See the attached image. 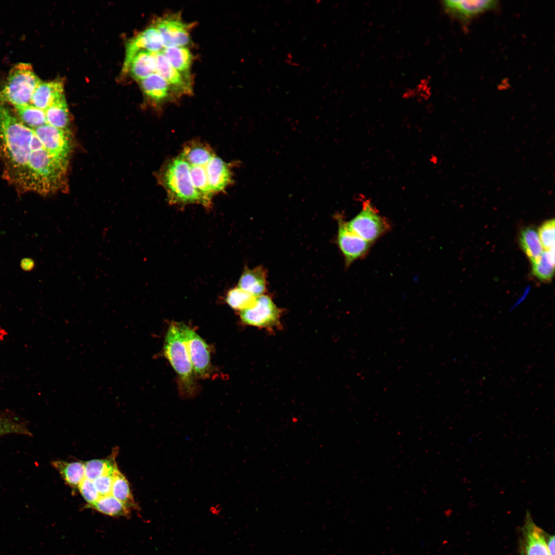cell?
I'll use <instances>...</instances> for the list:
<instances>
[{"instance_id":"28","label":"cell","mask_w":555,"mask_h":555,"mask_svg":"<svg viewBox=\"0 0 555 555\" xmlns=\"http://www.w3.org/2000/svg\"><path fill=\"white\" fill-rule=\"evenodd\" d=\"M47 123L54 127L69 130V113L65 96L45 110Z\"/></svg>"},{"instance_id":"10","label":"cell","mask_w":555,"mask_h":555,"mask_svg":"<svg viewBox=\"0 0 555 555\" xmlns=\"http://www.w3.org/2000/svg\"><path fill=\"white\" fill-rule=\"evenodd\" d=\"M154 26L160 35L164 48L186 47L190 42V25L177 14L158 18Z\"/></svg>"},{"instance_id":"3","label":"cell","mask_w":555,"mask_h":555,"mask_svg":"<svg viewBox=\"0 0 555 555\" xmlns=\"http://www.w3.org/2000/svg\"><path fill=\"white\" fill-rule=\"evenodd\" d=\"M157 180L166 192L168 201L184 206L203 201L195 189L190 175V166L180 155L168 161L157 174Z\"/></svg>"},{"instance_id":"5","label":"cell","mask_w":555,"mask_h":555,"mask_svg":"<svg viewBox=\"0 0 555 555\" xmlns=\"http://www.w3.org/2000/svg\"><path fill=\"white\" fill-rule=\"evenodd\" d=\"M41 81L29 63H18L9 70L0 89V102L13 106L30 103L33 93Z\"/></svg>"},{"instance_id":"23","label":"cell","mask_w":555,"mask_h":555,"mask_svg":"<svg viewBox=\"0 0 555 555\" xmlns=\"http://www.w3.org/2000/svg\"><path fill=\"white\" fill-rule=\"evenodd\" d=\"M128 70L132 77L138 81L155 72L154 53L147 50L140 51L133 58Z\"/></svg>"},{"instance_id":"13","label":"cell","mask_w":555,"mask_h":555,"mask_svg":"<svg viewBox=\"0 0 555 555\" xmlns=\"http://www.w3.org/2000/svg\"><path fill=\"white\" fill-rule=\"evenodd\" d=\"M446 11L456 18L466 22L479 14L496 8L498 2L493 0L443 1Z\"/></svg>"},{"instance_id":"26","label":"cell","mask_w":555,"mask_h":555,"mask_svg":"<svg viewBox=\"0 0 555 555\" xmlns=\"http://www.w3.org/2000/svg\"><path fill=\"white\" fill-rule=\"evenodd\" d=\"M520 244L531 263L539 260L544 252L538 231L534 227H528L521 231Z\"/></svg>"},{"instance_id":"15","label":"cell","mask_w":555,"mask_h":555,"mask_svg":"<svg viewBox=\"0 0 555 555\" xmlns=\"http://www.w3.org/2000/svg\"><path fill=\"white\" fill-rule=\"evenodd\" d=\"M523 534L526 555H550L546 534L535 525L528 512L526 514Z\"/></svg>"},{"instance_id":"4","label":"cell","mask_w":555,"mask_h":555,"mask_svg":"<svg viewBox=\"0 0 555 555\" xmlns=\"http://www.w3.org/2000/svg\"><path fill=\"white\" fill-rule=\"evenodd\" d=\"M163 351L177 375L181 394L193 397L196 392L195 375L178 323L170 324L165 336Z\"/></svg>"},{"instance_id":"22","label":"cell","mask_w":555,"mask_h":555,"mask_svg":"<svg viewBox=\"0 0 555 555\" xmlns=\"http://www.w3.org/2000/svg\"><path fill=\"white\" fill-rule=\"evenodd\" d=\"M118 453V450L115 448L106 458L84 462L85 477L93 481L100 476L113 474L118 468L116 460Z\"/></svg>"},{"instance_id":"17","label":"cell","mask_w":555,"mask_h":555,"mask_svg":"<svg viewBox=\"0 0 555 555\" xmlns=\"http://www.w3.org/2000/svg\"><path fill=\"white\" fill-rule=\"evenodd\" d=\"M154 55L156 62L155 72L164 78L172 89L185 93L190 92L192 90L189 78L174 68L161 51L155 52Z\"/></svg>"},{"instance_id":"31","label":"cell","mask_w":555,"mask_h":555,"mask_svg":"<svg viewBox=\"0 0 555 555\" xmlns=\"http://www.w3.org/2000/svg\"><path fill=\"white\" fill-rule=\"evenodd\" d=\"M533 275L542 281H550L554 272V248L544 251L536 261L532 263Z\"/></svg>"},{"instance_id":"27","label":"cell","mask_w":555,"mask_h":555,"mask_svg":"<svg viewBox=\"0 0 555 555\" xmlns=\"http://www.w3.org/2000/svg\"><path fill=\"white\" fill-rule=\"evenodd\" d=\"M111 494L130 509L136 510L139 508L134 499L127 479L118 468L113 474Z\"/></svg>"},{"instance_id":"6","label":"cell","mask_w":555,"mask_h":555,"mask_svg":"<svg viewBox=\"0 0 555 555\" xmlns=\"http://www.w3.org/2000/svg\"><path fill=\"white\" fill-rule=\"evenodd\" d=\"M346 223L353 232L371 244L391 229L389 222L368 200L363 202L361 211Z\"/></svg>"},{"instance_id":"20","label":"cell","mask_w":555,"mask_h":555,"mask_svg":"<svg viewBox=\"0 0 555 555\" xmlns=\"http://www.w3.org/2000/svg\"><path fill=\"white\" fill-rule=\"evenodd\" d=\"M215 155L208 144L197 140L186 144L180 155L190 166H205Z\"/></svg>"},{"instance_id":"35","label":"cell","mask_w":555,"mask_h":555,"mask_svg":"<svg viewBox=\"0 0 555 555\" xmlns=\"http://www.w3.org/2000/svg\"><path fill=\"white\" fill-rule=\"evenodd\" d=\"M8 434L31 435L24 425L12 419L0 417V436Z\"/></svg>"},{"instance_id":"38","label":"cell","mask_w":555,"mask_h":555,"mask_svg":"<svg viewBox=\"0 0 555 555\" xmlns=\"http://www.w3.org/2000/svg\"><path fill=\"white\" fill-rule=\"evenodd\" d=\"M21 267L25 270H30L34 265L33 262L30 258H24L21 261Z\"/></svg>"},{"instance_id":"14","label":"cell","mask_w":555,"mask_h":555,"mask_svg":"<svg viewBox=\"0 0 555 555\" xmlns=\"http://www.w3.org/2000/svg\"><path fill=\"white\" fill-rule=\"evenodd\" d=\"M209 187L214 195L224 191L233 182L230 165L214 156L205 166Z\"/></svg>"},{"instance_id":"2","label":"cell","mask_w":555,"mask_h":555,"mask_svg":"<svg viewBox=\"0 0 555 555\" xmlns=\"http://www.w3.org/2000/svg\"><path fill=\"white\" fill-rule=\"evenodd\" d=\"M31 144L32 150L21 189L44 195L66 189L68 159L50 155L35 134Z\"/></svg>"},{"instance_id":"7","label":"cell","mask_w":555,"mask_h":555,"mask_svg":"<svg viewBox=\"0 0 555 555\" xmlns=\"http://www.w3.org/2000/svg\"><path fill=\"white\" fill-rule=\"evenodd\" d=\"M184 339L189 357L195 376L208 377L211 372L210 353L206 342L192 328L178 323Z\"/></svg>"},{"instance_id":"36","label":"cell","mask_w":555,"mask_h":555,"mask_svg":"<svg viewBox=\"0 0 555 555\" xmlns=\"http://www.w3.org/2000/svg\"><path fill=\"white\" fill-rule=\"evenodd\" d=\"M113 474L114 473L101 476L93 480L95 486L100 496L111 494Z\"/></svg>"},{"instance_id":"9","label":"cell","mask_w":555,"mask_h":555,"mask_svg":"<svg viewBox=\"0 0 555 555\" xmlns=\"http://www.w3.org/2000/svg\"><path fill=\"white\" fill-rule=\"evenodd\" d=\"M336 218L338 225L337 244L347 268L356 260L364 257L369 252L372 244L353 232L340 215H337Z\"/></svg>"},{"instance_id":"19","label":"cell","mask_w":555,"mask_h":555,"mask_svg":"<svg viewBox=\"0 0 555 555\" xmlns=\"http://www.w3.org/2000/svg\"><path fill=\"white\" fill-rule=\"evenodd\" d=\"M237 287L255 297L264 294L266 289V271L264 268L258 266L250 269L246 267L239 278Z\"/></svg>"},{"instance_id":"30","label":"cell","mask_w":555,"mask_h":555,"mask_svg":"<svg viewBox=\"0 0 555 555\" xmlns=\"http://www.w3.org/2000/svg\"><path fill=\"white\" fill-rule=\"evenodd\" d=\"M20 120L31 129H35L47 123L45 110L31 103L14 106Z\"/></svg>"},{"instance_id":"18","label":"cell","mask_w":555,"mask_h":555,"mask_svg":"<svg viewBox=\"0 0 555 555\" xmlns=\"http://www.w3.org/2000/svg\"><path fill=\"white\" fill-rule=\"evenodd\" d=\"M139 82L144 94L156 103H162L168 100L172 90L166 80L156 72Z\"/></svg>"},{"instance_id":"34","label":"cell","mask_w":555,"mask_h":555,"mask_svg":"<svg viewBox=\"0 0 555 555\" xmlns=\"http://www.w3.org/2000/svg\"><path fill=\"white\" fill-rule=\"evenodd\" d=\"M78 488L81 496L87 502L86 507L95 503L101 496L93 481L86 477L80 483Z\"/></svg>"},{"instance_id":"29","label":"cell","mask_w":555,"mask_h":555,"mask_svg":"<svg viewBox=\"0 0 555 555\" xmlns=\"http://www.w3.org/2000/svg\"><path fill=\"white\" fill-rule=\"evenodd\" d=\"M205 166H190V175L194 187L203 201V206L209 208L214 194L208 183Z\"/></svg>"},{"instance_id":"12","label":"cell","mask_w":555,"mask_h":555,"mask_svg":"<svg viewBox=\"0 0 555 555\" xmlns=\"http://www.w3.org/2000/svg\"><path fill=\"white\" fill-rule=\"evenodd\" d=\"M163 48L161 38L155 27H149L127 43L122 72L128 70L133 58L140 51L155 53L161 51Z\"/></svg>"},{"instance_id":"25","label":"cell","mask_w":555,"mask_h":555,"mask_svg":"<svg viewBox=\"0 0 555 555\" xmlns=\"http://www.w3.org/2000/svg\"><path fill=\"white\" fill-rule=\"evenodd\" d=\"M87 507L93 509L103 514L112 517H128L131 509L112 494L101 496L93 504Z\"/></svg>"},{"instance_id":"8","label":"cell","mask_w":555,"mask_h":555,"mask_svg":"<svg viewBox=\"0 0 555 555\" xmlns=\"http://www.w3.org/2000/svg\"><path fill=\"white\" fill-rule=\"evenodd\" d=\"M280 314V309L270 297L265 294L256 297L252 306L240 311L244 323L258 327H270L278 324Z\"/></svg>"},{"instance_id":"33","label":"cell","mask_w":555,"mask_h":555,"mask_svg":"<svg viewBox=\"0 0 555 555\" xmlns=\"http://www.w3.org/2000/svg\"><path fill=\"white\" fill-rule=\"evenodd\" d=\"M538 235L545 251L554 248V220L549 219L545 221L538 230Z\"/></svg>"},{"instance_id":"21","label":"cell","mask_w":555,"mask_h":555,"mask_svg":"<svg viewBox=\"0 0 555 555\" xmlns=\"http://www.w3.org/2000/svg\"><path fill=\"white\" fill-rule=\"evenodd\" d=\"M52 466L58 471L66 484L77 488L85 477L84 462L55 460Z\"/></svg>"},{"instance_id":"11","label":"cell","mask_w":555,"mask_h":555,"mask_svg":"<svg viewBox=\"0 0 555 555\" xmlns=\"http://www.w3.org/2000/svg\"><path fill=\"white\" fill-rule=\"evenodd\" d=\"M33 131L50 155L68 159L71 149L69 130L60 129L46 124Z\"/></svg>"},{"instance_id":"16","label":"cell","mask_w":555,"mask_h":555,"mask_svg":"<svg viewBox=\"0 0 555 555\" xmlns=\"http://www.w3.org/2000/svg\"><path fill=\"white\" fill-rule=\"evenodd\" d=\"M64 96V85L61 81H41L33 93L30 103L45 110Z\"/></svg>"},{"instance_id":"32","label":"cell","mask_w":555,"mask_h":555,"mask_svg":"<svg viewBox=\"0 0 555 555\" xmlns=\"http://www.w3.org/2000/svg\"><path fill=\"white\" fill-rule=\"evenodd\" d=\"M256 298L251 293L237 287L228 291L226 300L232 308L241 311L252 306Z\"/></svg>"},{"instance_id":"1","label":"cell","mask_w":555,"mask_h":555,"mask_svg":"<svg viewBox=\"0 0 555 555\" xmlns=\"http://www.w3.org/2000/svg\"><path fill=\"white\" fill-rule=\"evenodd\" d=\"M34 133L0 102V140L9 179L21 188Z\"/></svg>"},{"instance_id":"24","label":"cell","mask_w":555,"mask_h":555,"mask_svg":"<svg viewBox=\"0 0 555 555\" xmlns=\"http://www.w3.org/2000/svg\"><path fill=\"white\" fill-rule=\"evenodd\" d=\"M170 64L183 75L189 78L193 55L186 47L164 48L161 51Z\"/></svg>"},{"instance_id":"37","label":"cell","mask_w":555,"mask_h":555,"mask_svg":"<svg viewBox=\"0 0 555 555\" xmlns=\"http://www.w3.org/2000/svg\"><path fill=\"white\" fill-rule=\"evenodd\" d=\"M546 543L550 555H554V536L549 535L546 538Z\"/></svg>"}]
</instances>
